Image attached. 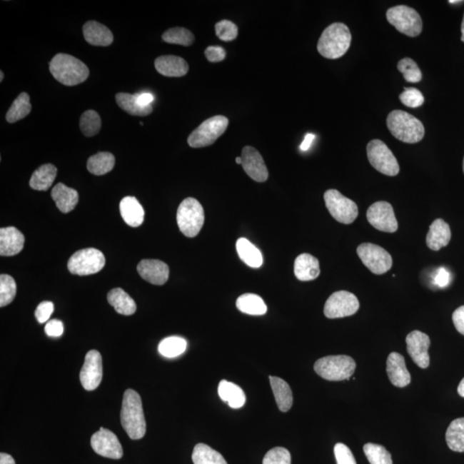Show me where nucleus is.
<instances>
[{"label": "nucleus", "instance_id": "nucleus-19", "mask_svg": "<svg viewBox=\"0 0 464 464\" xmlns=\"http://www.w3.org/2000/svg\"><path fill=\"white\" fill-rule=\"evenodd\" d=\"M137 271L145 281L157 286L166 284L170 276L168 265L159 260H142L138 265Z\"/></svg>", "mask_w": 464, "mask_h": 464}, {"label": "nucleus", "instance_id": "nucleus-14", "mask_svg": "<svg viewBox=\"0 0 464 464\" xmlns=\"http://www.w3.org/2000/svg\"><path fill=\"white\" fill-rule=\"evenodd\" d=\"M368 222L380 231L394 233L398 229L394 209L386 201H378L370 206L366 213Z\"/></svg>", "mask_w": 464, "mask_h": 464}, {"label": "nucleus", "instance_id": "nucleus-54", "mask_svg": "<svg viewBox=\"0 0 464 464\" xmlns=\"http://www.w3.org/2000/svg\"><path fill=\"white\" fill-rule=\"evenodd\" d=\"M136 96L138 104H141L142 106H149L154 100V96L148 92L139 93Z\"/></svg>", "mask_w": 464, "mask_h": 464}, {"label": "nucleus", "instance_id": "nucleus-26", "mask_svg": "<svg viewBox=\"0 0 464 464\" xmlns=\"http://www.w3.org/2000/svg\"><path fill=\"white\" fill-rule=\"evenodd\" d=\"M294 273L301 281L316 280L320 274L319 261L306 253L298 256L294 263Z\"/></svg>", "mask_w": 464, "mask_h": 464}, {"label": "nucleus", "instance_id": "nucleus-37", "mask_svg": "<svg viewBox=\"0 0 464 464\" xmlns=\"http://www.w3.org/2000/svg\"><path fill=\"white\" fill-rule=\"evenodd\" d=\"M193 464H227L226 459L217 450L205 444H198L192 454Z\"/></svg>", "mask_w": 464, "mask_h": 464}, {"label": "nucleus", "instance_id": "nucleus-21", "mask_svg": "<svg viewBox=\"0 0 464 464\" xmlns=\"http://www.w3.org/2000/svg\"><path fill=\"white\" fill-rule=\"evenodd\" d=\"M25 238L22 232L15 227L1 228L0 230V255L14 256L19 254L24 246Z\"/></svg>", "mask_w": 464, "mask_h": 464}, {"label": "nucleus", "instance_id": "nucleus-62", "mask_svg": "<svg viewBox=\"0 0 464 464\" xmlns=\"http://www.w3.org/2000/svg\"><path fill=\"white\" fill-rule=\"evenodd\" d=\"M463 173H464V158H463Z\"/></svg>", "mask_w": 464, "mask_h": 464}, {"label": "nucleus", "instance_id": "nucleus-38", "mask_svg": "<svg viewBox=\"0 0 464 464\" xmlns=\"http://www.w3.org/2000/svg\"><path fill=\"white\" fill-rule=\"evenodd\" d=\"M29 100L31 99L26 92L21 93L15 99L6 114V121L9 123H15V122L24 119L31 113L32 107Z\"/></svg>", "mask_w": 464, "mask_h": 464}, {"label": "nucleus", "instance_id": "nucleus-28", "mask_svg": "<svg viewBox=\"0 0 464 464\" xmlns=\"http://www.w3.org/2000/svg\"><path fill=\"white\" fill-rule=\"evenodd\" d=\"M269 380L278 409L283 413L289 411L293 406V396L288 383L277 377L270 376Z\"/></svg>", "mask_w": 464, "mask_h": 464}, {"label": "nucleus", "instance_id": "nucleus-8", "mask_svg": "<svg viewBox=\"0 0 464 464\" xmlns=\"http://www.w3.org/2000/svg\"><path fill=\"white\" fill-rule=\"evenodd\" d=\"M388 22L400 33L408 36L415 37L423 31V24L420 16L411 7L398 6L387 11Z\"/></svg>", "mask_w": 464, "mask_h": 464}, {"label": "nucleus", "instance_id": "nucleus-44", "mask_svg": "<svg viewBox=\"0 0 464 464\" xmlns=\"http://www.w3.org/2000/svg\"><path fill=\"white\" fill-rule=\"evenodd\" d=\"M398 69L408 83H418L423 79V74L415 61L404 58L398 62Z\"/></svg>", "mask_w": 464, "mask_h": 464}, {"label": "nucleus", "instance_id": "nucleus-34", "mask_svg": "<svg viewBox=\"0 0 464 464\" xmlns=\"http://www.w3.org/2000/svg\"><path fill=\"white\" fill-rule=\"evenodd\" d=\"M237 307L243 313L252 316H263L268 311L263 299L253 293H246L240 296L237 301Z\"/></svg>", "mask_w": 464, "mask_h": 464}, {"label": "nucleus", "instance_id": "nucleus-52", "mask_svg": "<svg viewBox=\"0 0 464 464\" xmlns=\"http://www.w3.org/2000/svg\"><path fill=\"white\" fill-rule=\"evenodd\" d=\"M453 320L457 331L460 334L464 336V306L458 308V309L454 311Z\"/></svg>", "mask_w": 464, "mask_h": 464}, {"label": "nucleus", "instance_id": "nucleus-17", "mask_svg": "<svg viewBox=\"0 0 464 464\" xmlns=\"http://www.w3.org/2000/svg\"><path fill=\"white\" fill-rule=\"evenodd\" d=\"M406 343L408 353L413 362L420 368H428L430 365L428 349L431 344L429 336L419 331H412L408 335Z\"/></svg>", "mask_w": 464, "mask_h": 464}, {"label": "nucleus", "instance_id": "nucleus-7", "mask_svg": "<svg viewBox=\"0 0 464 464\" xmlns=\"http://www.w3.org/2000/svg\"><path fill=\"white\" fill-rule=\"evenodd\" d=\"M228 125L229 120L226 116H216L209 118L189 135L188 145L193 148H201L213 145L226 132Z\"/></svg>", "mask_w": 464, "mask_h": 464}, {"label": "nucleus", "instance_id": "nucleus-4", "mask_svg": "<svg viewBox=\"0 0 464 464\" xmlns=\"http://www.w3.org/2000/svg\"><path fill=\"white\" fill-rule=\"evenodd\" d=\"M388 128L400 141L415 144L424 138L423 122L416 117L403 111H394L387 118Z\"/></svg>", "mask_w": 464, "mask_h": 464}, {"label": "nucleus", "instance_id": "nucleus-56", "mask_svg": "<svg viewBox=\"0 0 464 464\" xmlns=\"http://www.w3.org/2000/svg\"><path fill=\"white\" fill-rule=\"evenodd\" d=\"M0 464H16L15 460L11 455L6 453L0 454Z\"/></svg>", "mask_w": 464, "mask_h": 464}, {"label": "nucleus", "instance_id": "nucleus-6", "mask_svg": "<svg viewBox=\"0 0 464 464\" xmlns=\"http://www.w3.org/2000/svg\"><path fill=\"white\" fill-rule=\"evenodd\" d=\"M176 221L181 233L188 238H195L204 225V209L199 201L187 198L177 210Z\"/></svg>", "mask_w": 464, "mask_h": 464}, {"label": "nucleus", "instance_id": "nucleus-33", "mask_svg": "<svg viewBox=\"0 0 464 464\" xmlns=\"http://www.w3.org/2000/svg\"><path fill=\"white\" fill-rule=\"evenodd\" d=\"M116 103L121 109L128 113L131 116H146L153 112V107L142 106L137 100L136 95H131L128 93H118L116 96Z\"/></svg>", "mask_w": 464, "mask_h": 464}, {"label": "nucleus", "instance_id": "nucleus-29", "mask_svg": "<svg viewBox=\"0 0 464 464\" xmlns=\"http://www.w3.org/2000/svg\"><path fill=\"white\" fill-rule=\"evenodd\" d=\"M218 392L219 398L231 408H242L246 403V395L243 390L233 383L222 380L219 383Z\"/></svg>", "mask_w": 464, "mask_h": 464}, {"label": "nucleus", "instance_id": "nucleus-42", "mask_svg": "<svg viewBox=\"0 0 464 464\" xmlns=\"http://www.w3.org/2000/svg\"><path fill=\"white\" fill-rule=\"evenodd\" d=\"M101 126H102V121L98 112L94 111H87L80 118V129L84 136H95L99 133Z\"/></svg>", "mask_w": 464, "mask_h": 464}, {"label": "nucleus", "instance_id": "nucleus-20", "mask_svg": "<svg viewBox=\"0 0 464 464\" xmlns=\"http://www.w3.org/2000/svg\"><path fill=\"white\" fill-rule=\"evenodd\" d=\"M387 374L392 385L406 387L411 382L410 373L407 369L404 357L398 353H391L387 360Z\"/></svg>", "mask_w": 464, "mask_h": 464}, {"label": "nucleus", "instance_id": "nucleus-48", "mask_svg": "<svg viewBox=\"0 0 464 464\" xmlns=\"http://www.w3.org/2000/svg\"><path fill=\"white\" fill-rule=\"evenodd\" d=\"M334 451L337 464H357L351 450L347 445L338 443L336 445Z\"/></svg>", "mask_w": 464, "mask_h": 464}, {"label": "nucleus", "instance_id": "nucleus-46", "mask_svg": "<svg viewBox=\"0 0 464 464\" xmlns=\"http://www.w3.org/2000/svg\"><path fill=\"white\" fill-rule=\"evenodd\" d=\"M292 458L288 450L276 447L265 455L263 464H291Z\"/></svg>", "mask_w": 464, "mask_h": 464}, {"label": "nucleus", "instance_id": "nucleus-50", "mask_svg": "<svg viewBox=\"0 0 464 464\" xmlns=\"http://www.w3.org/2000/svg\"><path fill=\"white\" fill-rule=\"evenodd\" d=\"M205 56L210 62H221L225 60L226 50L219 46H210L206 49Z\"/></svg>", "mask_w": 464, "mask_h": 464}, {"label": "nucleus", "instance_id": "nucleus-16", "mask_svg": "<svg viewBox=\"0 0 464 464\" xmlns=\"http://www.w3.org/2000/svg\"><path fill=\"white\" fill-rule=\"evenodd\" d=\"M91 444L96 454L111 459H121L123 450L116 434L109 429L101 428L99 432L93 434Z\"/></svg>", "mask_w": 464, "mask_h": 464}, {"label": "nucleus", "instance_id": "nucleus-53", "mask_svg": "<svg viewBox=\"0 0 464 464\" xmlns=\"http://www.w3.org/2000/svg\"><path fill=\"white\" fill-rule=\"evenodd\" d=\"M434 281H435V284L440 286V288H445V286L449 284L450 273L445 268H441L438 270Z\"/></svg>", "mask_w": 464, "mask_h": 464}, {"label": "nucleus", "instance_id": "nucleus-1", "mask_svg": "<svg viewBox=\"0 0 464 464\" xmlns=\"http://www.w3.org/2000/svg\"><path fill=\"white\" fill-rule=\"evenodd\" d=\"M121 423L131 440L145 436L146 423L141 395L133 390H126L122 400Z\"/></svg>", "mask_w": 464, "mask_h": 464}, {"label": "nucleus", "instance_id": "nucleus-51", "mask_svg": "<svg viewBox=\"0 0 464 464\" xmlns=\"http://www.w3.org/2000/svg\"><path fill=\"white\" fill-rule=\"evenodd\" d=\"M45 332L50 337H60L64 332V325L60 320L54 319L49 321L46 324Z\"/></svg>", "mask_w": 464, "mask_h": 464}, {"label": "nucleus", "instance_id": "nucleus-11", "mask_svg": "<svg viewBox=\"0 0 464 464\" xmlns=\"http://www.w3.org/2000/svg\"><path fill=\"white\" fill-rule=\"evenodd\" d=\"M324 201L328 212L340 223L349 225L358 217V210L355 202L341 195L336 189L325 192Z\"/></svg>", "mask_w": 464, "mask_h": 464}, {"label": "nucleus", "instance_id": "nucleus-35", "mask_svg": "<svg viewBox=\"0 0 464 464\" xmlns=\"http://www.w3.org/2000/svg\"><path fill=\"white\" fill-rule=\"evenodd\" d=\"M116 158L111 153H99L88 159V171L93 175L103 176L115 167Z\"/></svg>", "mask_w": 464, "mask_h": 464}, {"label": "nucleus", "instance_id": "nucleus-5", "mask_svg": "<svg viewBox=\"0 0 464 464\" xmlns=\"http://www.w3.org/2000/svg\"><path fill=\"white\" fill-rule=\"evenodd\" d=\"M356 369L353 358L347 355L327 356L315 363L314 370L328 381L348 380Z\"/></svg>", "mask_w": 464, "mask_h": 464}, {"label": "nucleus", "instance_id": "nucleus-25", "mask_svg": "<svg viewBox=\"0 0 464 464\" xmlns=\"http://www.w3.org/2000/svg\"><path fill=\"white\" fill-rule=\"evenodd\" d=\"M120 211L122 218L131 227L141 226L144 222V208L135 197H124L120 203Z\"/></svg>", "mask_w": 464, "mask_h": 464}, {"label": "nucleus", "instance_id": "nucleus-3", "mask_svg": "<svg viewBox=\"0 0 464 464\" xmlns=\"http://www.w3.org/2000/svg\"><path fill=\"white\" fill-rule=\"evenodd\" d=\"M352 35L347 25L335 23L324 29L318 44L321 56L336 60L343 57L351 45Z\"/></svg>", "mask_w": 464, "mask_h": 464}, {"label": "nucleus", "instance_id": "nucleus-13", "mask_svg": "<svg viewBox=\"0 0 464 464\" xmlns=\"http://www.w3.org/2000/svg\"><path fill=\"white\" fill-rule=\"evenodd\" d=\"M358 309L360 302L355 295L347 291H340L328 298L324 306V315L331 319L341 318L355 314Z\"/></svg>", "mask_w": 464, "mask_h": 464}, {"label": "nucleus", "instance_id": "nucleus-55", "mask_svg": "<svg viewBox=\"0 0 464 464\" xmlns=\"http://www.w3.org/2000/svg\"><path fill=\"white\" fill-rule=\"evenodd\" d=\"M315 138L316 136L313 133H307L301 146V149L303 151L309 150L312 142L314 141Z\"/></svg>", "mask_w": 464, "mask_h": 464}, {"label": "nucleus", "instance_id": "nucleus-57", "mask_svg": "<svg viewBox=\"0 0 464 464\" xmlns=\"http://www.w3.org/2000/svg\"><path fill=\"white\" fill-rule=\"evenodd\" d=\"M458 392L460 395L462 396V398H464V378L461 382H460L458 388Z\"/></svg>", "mask_w": 464, "mask_h": 464}, {"label": "nucleus", "instance_id": "nucleus-27", "mask_svg": "<svg viewBox=\"0 0 464 464\" xmlns=\"http://www.w3.org/2000/svg\"><path fill=\"white\" fill-rule=\"evenodd\" d=\"M51 196L56 201L57 208L63 213H69L73 211L79 199V193L75 189L69 188L61 183L54 186Z\"/></svg>", "mask_w": 464, "mask_h": 464}, {"label": "nucleus", "instance_id": "nucleus-9", "mask_svg": "<svg viewBox=\"0 0 464 464\" xmlns=\"http://www.w3.org/2000/svg\"><path fill=\"white\" fill-rule=\"evenodd\" d=\"M104 266V255L100 251L93 248H84L74 253L67 263L70 273L79 276H91L99 273Z\"/></svg>", "mask_w": 464, "mask_h": 464}, {"label": "nucleus", "instance_id": "nucleus-22", "mask_svg": "<svg viewBox=\"0 0 464 464\" xmlns=\"http://www.w3.org/2000/svg\"><path fill=\"white\" fill-rule=\"evenodd\" d=\"M155 69L166 77H183L188 74V65L183 58L164 56L156 59Z\"/></svg>", "mask_w": 464, "mask_h": 464}, {"label": "nucleus", "instance_id": "nucleus-31", "mask_svg": "<svg viewBox=\"0 0 464 464\" xmlns=\"http://www.w3.org/2000/svg\"><path fill=\"white\" fill-rule=\"evenodd\" d=\"M108 301L121 315H133L137 309L133 299L121 288L111 290L108 294Z\"/></svg>", "mask_w": 464, "mask_h": 464}, {"label": "nucleus", "instance_id": "nucleus-12", "mask_svg": "<svg viewBox=\"0 0 464 464\" xmlns=\"http://www.w3.org/2000/svg\"><path fill=\"white\" fill-rule=\"evenodd\" d=\"M357 254L365 267L378 276L389 271L393 263L389 252L376 244H360L357 248Z\"/></svg>", "mask_w": 464, "mask_h": 464}, {"label": "nucleus", "instance_id": "nucleus-30", "mask_svg": "<svg viewBox=\"0 0 464 464\" xmlns=\"http://www.w3.org/2000/svg\"><path fill=\"white\" fill-rule=\"evenodd\" d=\"M56 176L57 168L54 164H44L33 173L29 186L35 191H46L51 188Z\"/></svg>", "mask_w": 464, "mask_h": 464}, {"label": "nucleus", "instance_id": "nucleus-40", "mask_svg": "<svg viewBox=\"0 0 464 464\" xmlns=\"http://www.w3.org/2000/svg\"><path fill=\"white\" fill-rule=\"evenodd\" d=\"M363 450L370 464H393L391 454L380 445L368 443L364 445Z\"/></svg>", "mask_w": 464, "mask_h": 464}, {"label": "nucleus", "instance_id": "nucleus-41", "mask_svg": "<svg viewBox=\"0 0 464 464\" xmlns=\"http://www.w3.org/2000/svg\"><path fill=\"white\" fill-rule=\"evenodd\" d=\"M163 40L167 44L181 45L185 46H191L195 41L191 31L185 28H173L168 29L163 33Z\"/></svg>", "mask_w": 464, "mask_h": 464}, {"label": "nucleus", "instance_id": "nucleus-36", "mask_svg": "<svg viewBox=\"0 0 464 464\" xmlns=\"http://www.w3.org/2000/svg\"><path fill=\"white\" fill-rule=\"evenodd\" d=\"M445 438L451 450L464 453V418H458L450 424Z\"/></svg>", "mask_w": 464, "mask_h": 464}, {"label": "nucleus", "instance_id": "nucleus-10", "mask_svg": "<svg viewBox=\"0 0 464 464\" xmlns=\"http://www.w3.org/2000/svg\"><path fill=\"white\" fill-rule=\"evenodd\" d=\"M367 157L376 170L383 175L395 176L398 175L400 167L393 153L385 143L373 139L367 145Z\"/></svg>", "mask_w": 464, "mask_h": 464}, {"label": "nucleus", "instance_id": "nucleus-49", "mask_svg": "<svg viewBox=\"0 0 464 464\" xmlns=\"http://www.w3.org/2000/svg\"><path fill=\"white\" fill-rule=\"evenodd\" d=\"M54 303L50 301L41 302L36 310V318L40 323L48 322L54 312Z\"/></svg>", "mask_w": 464, "mask_h": 464}, {"label": "nucleus", "instance_id": "nucleus-58", "mask_svg": "<svg viewBox=\"0 0 464 464\" xmlns=\"http://www.w3.org/2000/svg\"><path fill=\"white\" fill-rule=\"evenodd\" d=\"M461 31H462L461 40L463 42H464V15H463V19L462 22Z\"/></svg>", "mask_w": 464, "mask_h": 464}, {"label": "nucleus", "instance_id": "nucleus-39", "mask_svg": "<svg viewBox=\"0 0 464 464\" xmlns=\"http://www.w3.org/2000/svg\"><path fill=\"white\" fill-rule=\"evenodd\" d=\"M187 348V341L178 336H171L163 339L158 346V352L166 358L181 355Z\"/></svg>", "mask_w": 464, "mask_h": 464}, {"label": "nucleus", "instance_id": "nucleus-23", "mask_svg": "<svg viewBox=\"0 0 464 464\" xmlns=\"http://www.w3.org/2000/svg\"><path fill=\"white\" fill-rule=\"evenodd\" d=\"M451 238L450 228L445 221L438 218L434 221L427 236V244L433 251H438L448 246Z\"/></svg>", "mask_w": 464, "mask_h": 464}, {"label": "nucleus", "instance_id": "nucleus-18", "mask_svg": "<svg viewBox=\"0 0 464 464\" xmlns=\"http://www.w3.org/2000/svg\"><path fill=\"white\" fill-rule=\"evenodd\" d=\"M242 166L253 180L264 183L268 178V171L259 151L254 147L246 146L242 151Z\"/></svg>", "mask_w": 464, "mask_h": 464}, {"label": "nucleus", "instance_id": "nucleus-45", "mask_svg": "<svg viewBox=\"0 0 464 464\" xmlns=\"http://www.w3.org/2000/svg\"><path fill=\"white\" fill-rule=\"evenodd\" d=\"M216 35L223 41H231L236 39L238 35L237 25L229 20H222L215 25Z\"/></svg>", "mask_w": 464, "mask_h": 464}, {"label": "nucleus", "instance_id": "nucleus-60", "mask_svg": "<svg viewBox=\"0 0 464 464\" xmlns=\"http://www.w3.org/2000/svg\"><path fill=\"white\" fill-rule=\"evenodd\" d=\"M4 80V73L3 71H0V82H3Z\"/></svg>", "mask_w": 464, "mask_h": 464}, {"label": "nucleus", "instance_id": "nucleus-47", "mask_svg": "<svg viewBox=\"0 0 464 464\" xmlns=\"http://www.w3.org/2000/svg\"><path fill=\"white\" fill-rule=\"evenodd\" d=\"M399 99L405 106L409 108H417L424 104V96L416 88H406L400 95Z\"/></svg>", "mask_w": 464, "mask_h": 464}, {"label": "nucleus", "instance_id": "nucleus-59", "mask_svg": "<svg viewBox=\"0 0 464 464\" xmlns=\"http://www.w3.org/2000/svg\"><path fill=\"white\" fill-rule=\"evenodd\" d=\"M236 163H237L238 164H242L241 157H238L237 158H236Z\"/></svg>", "mask_w": 464, "mask_h": 464}, {"label": "nucleus", "instance_id": "nucleus-61", "mask_svg": "<svg viewBox=\"0 0 464 464\" xmlns=\"http://www.w3.org/2000/svg\"><path fill=\"white\" fill-rule=\"evenodd\" d=\"M463 1H460V0H450L449 3L450 4H455V3H462Z\"/></svg>", "mask_w": 464, "mask_h": 464}, {"label": "nucleus", "instance_id": "nucleus-2", "mask_svg": "<svg viewBox=\"0 0 464 464\" xmlns=\"http://www.w3.org/2000/svg\"><path fill=\"white\" fill-rule=\"evenodd\" d=\"M50 73L64 86H74L88 79L90 71L79 59L66 54H58L49 64Z\"/></svg>", "mask_w": 464, "mask_h": 464}, {"label": "nucleus", "instance_id": "nucleus-24", "mask_svg": "<svg viewBox=\"0 0 464 464\" xmlns=\"http://www.w3.org/2000/svg\"><path fill=\"white\" fill-rule=\"evenodd\" d=\"M84 39L93 46H107L114 41L113 34L104 24L89 21L83 27Z\"/></svg>", "mask_w": 464, "mask_h": 464}, {"label": "nucleus", "instance_id": "nucleus-43", "mask_svg": "<svg viewBox=\"0 0 464 464\" xmlns=\"http://www.w3.org/2000/svg\"><path fill=\"white\" fill-rule=\"evenodd\" d=\"M16 293V284L14 278L8 274L0 276V306L4 307L14 301Z\"/></svg>", "mask_w": 464, "mask_h": 464}, {"label": "nucleus", "instance_id": "nucleus-15", "mask_svg": "<svg viewBox=\"0 0 464 464\" xmlns=\"http://www.w3.org/2000/svg\"><path fill=\"white\" fill-rule=\"evenodd\" d=\"M102 378V356L96 350H91L84 358V364L80 371V381L84 389L91 391L100 385Z\"/></svg>", "mask_w": 464, "mask_h": 464}, {"label": "nucleus", "instance_id": "nucleus-32", "mask_svg": "<svg viewBox=\"0 0 464 464\" xmlns=\"http://www.w3.org/2000/svg\"><path fill=\"white\" fill-rule=\"evenodd\" d=\"M238 254L244 263L248 267L258 268L263 263V257L261 251L254 244L246 238H239L237 242Z\"/></svg>", "mask_w": 464, "mask_h": 464}]
</instances>
